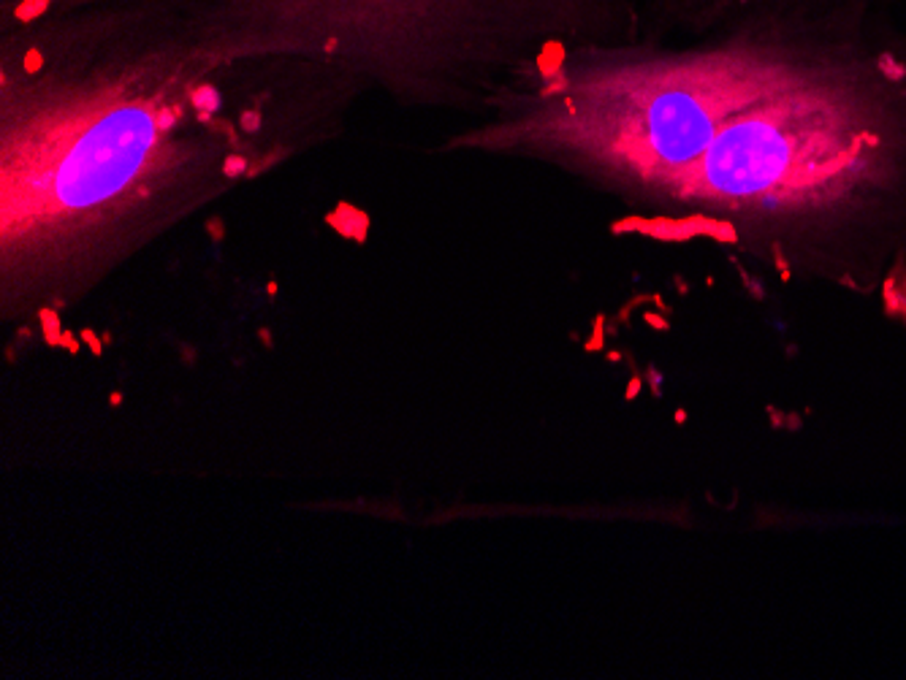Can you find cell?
<instances>
[{
	"mask_svg": "<svg viewBox=\"0 0 906 680\" xmlns=\"http://www.w3.org/2000/svg\"><path fill=\"white\" fill-rule=\"evenodd\" d=\"M448 152L557 168L646 236L709 239L787 285L906 304V27L782 14L695 38L562 46Z\"/></svg>",
	"mask_w": 906,
	"mask_h": 680,
	"instance_id": "cell-1",
	"label": "cell"
},
{
	"mask_svg": "<svg viewBox=\"0 0 906 680\" xmlns=\"http://www.w3.org/2000/svg\"><path fill=\"white\" fill-rule=\"evenodd\" d=\"M79 3L152 8L225 46L320 65L410 106L467 114L554 49L644 38L641 0H0Z\"/></svg>",
	"mask_w": 906,
	"mask_h": 680,
	"instance_id": "cell-3",
	"label": "cell"
},
{
	"mask_svg": "<svg viewBox=\"0 0 906 680\" xmlns=\"http://www.w3.org/2000/svg\"><path fill=\"white\" fill-rule=\"evenodd\" d=\"M356 92L141 5H0L3 304H65Z\"/></svg>",
	"mask_w": 906,
	"mask_h": 680,
	"instance_id": "cell-2",
	"label": "cell"
},
{
	"mask_svg": "<svg viewBox=\"0 0 906 680\" xmlns=\"http://www.w3.org/2000/svg\"><path fill=\"white\" fill-rule=\"evenodd\" d=\"M899 0H641L644 38L679 41L782 14L893 11Z\"/></svg>",
	"mask_w": 906,
	"mask_h": 680,
	"instance_id": "cell-4",
	"label": "cell"
}]
</instances>
